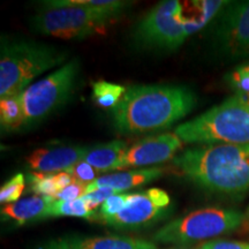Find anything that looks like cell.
<instances>
[{"label":"cell","mask_w":249,"mask_h":249,"mask_svg":"<svg viewBox=\"0 0 249 249\" xmlns=\"http://www.w3.org/2000/svg\"><path fill=\"white\" fill-rule=\"evenodd\" d=\"M68 244L75 249H157L150 241L127 236H65Z\"/></svg>","instance_id":"cell-15"},{"label":"cell","mask_w":249,"mask_h":249,"mask_svg":"<svg viewBox=\"0 0 249 249\" xmlns=\"http://www.w3.org/2000/svg\"><path fill=\"white\" fill-rule=\"evenodd\" d=\"M246 218H249V205H248V208H247V211H246Z\"/></svg>","instance_id":"cell-31"},{"label":"cell","mask_w":249,"mask_h":249,"mask_svg":"<svg viewBox=\"0 0 249 249\" xmlns=\"http://www.w3.org/2000/svg\"><path fill=\"white\" fill-rule=\"evenodd\" d=\"M38 249H75V248L71 247V246L68 244L66 238H59V239H55V240L48 242V244L39 246Z\"/></svg>","instance_id":"cell-29"},{"label":"cell","mask_w":249,"mask_h":249,"mask_svg":"<svg viewBox=\"0 0 249 249\" xmlns=\"http://www.w3.org/2000/svg\"><path fill=\"white\" fill-rule=\"evenodd\" d=\"M249 219V218H248ZM246 230H247V231H249V222L247 223V225H246Z\"/></svg>","instance_id":"cell-32"},{"label":"cell","mask_w":249,"mask_h":249,"mask_svg":"<svg viewBox=\"0 0 249 249\" xmlns=\"http://www.w3.org/2000/svg\"><path fill=\"white\" fill-rule=\"evenodd\" d=\"M211 42L226 59L249 57V0L227 1L213 21Z\"/></svg>","instance_id":"cell-9"},{"label":"cell","mask_w":249,"mask_h":249,"mask_svg":"<svg viewBox=\"0 0 249 249\" xmlns=\"http://www.w3.org/2000/svg\"><path fill=\"white\" fill-rule=\"evenodd\" d=\"M127 88L124 86L97 81L92 83V98L96 104L104 108H113L121 101Z\"/></svg>","instance_id":"cell-18"},{"label":"cell","mask_w":249,"mask_h":249,"mask_svg":"<svg viewBox=\"0 0 249 249\" xmlns=\"http://www.w3.org/2000/svg\"><path fill=\"white\" fill-rule=\"evenodd\" d=\"M166 249H197V248H189V247H173V248H166Z\"/></svg>","instance_id":"cell-30"},{"label":"cell","mask_w":249,"mask_h":249,"mask_svg":"<svg viewBox=\"0 0 249 249\" xmlns=\"http://www.w3.org/2000/svg\"><path fill=\"white\" fill-rule=\"evenodd\" d=\"M51 217H77L96 220L97 211L90 210L83 198L73 201H54L51 209Z\"/></svg>","instance_id":"cell-19"},{"label":"cell","mask_w":249,"mask_h":249,"mask_svg":"<svg viewBox=\"0 0 249 249\" xmlns=\"http://www.w3.org/2000/svg\"><path fill=\"white\" fill-rule=\"evenodd\" d=\"M172 161L189 181L208 192H249V143L197 145L183 150Z\"/></svg>","instance_id":"cell-2"},{"label":"cell","mask_w":249,"mask_h":249,"mask_svg":"<svg viewBox=\"0 0 249 249\" xmlns=\"http://www.w3.org/2000/svg\"><path fill=\"white\" fill-rule=\"evenodd\" d=\"M26 187V178L22 173L15 174L0 188V202L1 204H9L18 202L23 194Z\"/></svg>","instance_id":"cell-23"},{"label":"cell","mask_w":249,"mask_h":249,"mask_svg":"<svg viewBox=\"0 0 249 249\" xmlns=\"http://www.w3.org/2000/svg\"><path fill=\"white\" fill-rule=\"evenodd\" d=\"M0 124L4 130H15L26 126V114L20 95L0 99Z\"/></svg>","instance_id":"cell-17"},{"label":"cell","mask_w":249,"mask_h":249,"mask_svg":"<svg viewBox=\"0 0 249 249\" xmlns=\"http://www.w3.org/2000/svg\"><path fill=\"white\" fill-rule=\"evenodd\" d=\"M196 96L183 86H133L111 110L113 126L127 135L169 128L191 113Z\"/></svg>","instance_id":"cell-1"},{"label":"cell","mask_w":249,"mask_h":249,"mask_svg":"<svg viewBox=\"0 0 249 249\" xmlns=\"http://www.w3.org/2000/svg\"><path fill=\"white\" fill-rule=\"evenodd\" d=\"M127 149L128 145L124 141H112L107 144H98L90 148L82 160L102 172L111 171Z\"/></svg>","instance_id":"cell-16"},{"label":"cell","mask_w":249,"mask_h":249,"mask_svg":"<svg viewBox=\"0 0 249 249\" xmlns=\"http://www.w3.org/2000/svg\"><path fill=\"white\" fill-rule=\"evenodd\" d=\"M197 249H249V242L213 239V240L202 242Z\"/></svg>","instance_id":"cell-27"},{"label":"cell","mask_w":249,"mask_h":249,"mask_svg":"<svg viewBox=\"0 0 249 249\" xmlns=\"http://www.w3.org/2000/svg\"><path fill=\"white\" fill-rule=\"evenodd\" d=\"M132 197L133 194H123V193L111 196L110 198H107V200L99 207L96 220L102 223L103 220L107 219V218L116 216L117 213H121L124 208L128 207L130 201H132Z\"/></svg>","instance_id":"cell-20"},{"label":"cell","mask_w":249,"mask_h":249,"mask_svg":"<svg viewBox=\"0 0 249 249\" xmlns=\"http://www.w3.org/2000/svg\"><path fill=\"white\" fill-rule=\"evenodd\" d=\"M54 198L50 196H33V197L18 200L14 203L2 205L1 219L11 220L17 225L34 222V220L44 219L51 217L52 205Z\"/></svg>","instance_id":"cell-14"},{"label":"cell","mask_w":249,"mask_h":249,"mask_svg":"<svg viewBox=\"0 0 249 249\" xmlns=\"http://www.w3.org/2000/svg\"><path fill=\"white\" fill-rule=\"evenodd\" d=\"M65 172L70 173L75 181L87 183V185L93 182L98 178H101V174L103 173L102 171L95 169L91 165H89L88 163H86V161L83 160H81L75 165H73V166H71L70 169H67Z\"/></svg>","instance_id":"cell-24"},{"label":"cell","mask_w":249,"mask_h":249,"mask_svg":"<svg viewBox=\"0 0 249 249\" xmlns=\"http://www.w3.org/2000/svg\"><path fill=\"white\" fill-rule=\"evenodd\" d=\"M170 213V195L160 188H150L133 194L128 207L102 223L117 230H135L160 222Z\"/></svg>","instance_id":"cell-10"},{"label":"cell","mask_w":249,"mask_h":249,"mask_svg":"<svg viewBox=\"0 0 249 249\" xmlns=\"http://www.w3.org/2000/svg\"><path fill=\"white\" fill-rule=\"evenodd\" d=\"M119 193L120 192L112 188H98L96 189V191L83 195L81 198H83V201L86 202L90 210L96 211V209H97L98 207H101L107 198H110L111 196L116 194H119Z\"/></svg>","instance_id":"cell-25"},{"label":"cell","mask_w":249,"mask_h":249,"mask_svg":"<svg viewBox=\"0 0 249 249\" xmlns=\"http://www.w3.org/2000/svg\"><path fill=\"white\" fill-rule=\"evenodd\" d=\"M164 174V169L161 167H145L127 172H117L105 174L95 181L87 186L86 194L91 193L98 188H112L123 193L128 189L135 188L147 183L155 181Z\"/></svg>","instance_id":"cell-13"},{"label":"cell","mask_w":249,"mask_h":249,"mask_svg":"<svg viewBox=\"0 0 249 249\" xmlns=\"http://www.w3.org/2000/svg\"><path fill=\"white\" fill-rule=\"evenodd\" d=\"M133 42L145 49L173 51L189 37L183 5L178 0L158 2L133 30Z\"/></svg>","instance_id":"cell-8"},{"label":"cell","mask_w":249,"mask_h":249,"mask_svg":"<svg viewBox=\"0 0 249 249\" xmlns=\"http://www.w3.org/2000/svg\"><path fill=\"white\" fill-rule=\"evenodd\" d=\"M66 59L67 52L55 46L35 40L2 37L0 44V99L18 96L31 81L46 71L61 67Z\"/></svg>","instance_id":"cell-4"},{"label":"cell","mask_w":249,"mask_h":249,"mask_svg":"<svg viewBox=\"0 0 249 249\" xmlns=\"http://www.w3.org/2000/svg\"><path fill=\"white\" fill-rule=\"evenodd\" d=\"M246 219V214L239 210L205 208L164 225L155 233L154 240L182 247L195 242L210 241L217 236L235 231Z\"/></svg>","instance_id":"cell-6"},{"label":"cell","mask_w":249,"mask_h":249,"mask_svg":"<svg viewBox=\"0 0 249 249\" xmlns=\"http://www.w3.org/2000/svg\"><path fill=\"white\" fill-rule=\"evenodd\" d=\"M227 86L238 95L249 97V61L239 65L225 75Z\"/></svg>","instance_id":"cell-21"},{"label":"cell","mask_w":249,"mask_h":249,"mask_svg":"<svg viewBox=\"0 0 249 249\" xmlns=\"http://www.w3.org/2000/svg\"><path fill=\"white\" fill-rule=\"evenodd\" d=\"M174 134L192 144L249 143V97L234 93L201 116L179 124Z\"/></svg>","instance_id":"cell-5"},{"label":"cell","mask_w":249,"mask_h":249,"mask_svg":"<svg viewBox=\"0 0 249 249\" xmlns=\"http://www.w3.org/2000/svg\"><path fill=\"white\" fill-rule=\"evenodd\" d=\"M79 73L80 60L71 59L21 92L26 126L39 123L66 104L75 89Z\"/></svg>","instance_id":"cell-7"},{"label":"cell","mask_w":249,"mask_h":249,"mask_svg":"<svg viewBox=\"0 0 249 249\" xmlns=\"http://www.w3.org/2000/svg\"><path fill=\"white\" fill-rule=\"evenodd\" d=\"M53 177H54L55 186H57V188H58L59 192L62 191V189L66 188V187L70 186L71 183H73L74 181H75L73 177H71V174L67 173V172L55 173V174H53Z\"/></svg>","instance_id":"cell-28"},{"label":"cell","mask_w":249,"mask_h":249,"mask_svg":"<svg viewBox=\"0 0 249 249\" xmlns=\"http://www.w3.org/2000/svg\"><path fill=\"white\" fill-rule=\"evenodd\" d=\"M88 145L83 147H58L38 149L27 157V164L30 170L38 173L65 172L71 166L79 163L90 150Z\"/></svg>","instance_id":"cell-12"},{"label":"cell","mask_w":249,"mask_h":249,"mask_svg":"<svg viewBox=\"0 0 249 249\" xmlns=\"http://www.w3.org/2000/svg\"><path fill=\"white\" fill-rule=\"evenodd\" d=\"M29 18L34 33L62 39H83L103 33L124 13L123 9L97 8L80 0H48Z\"/></svg>","instance_id":"cell-3"},{"label":"cell","mask_w":249,"mask_h":249,"mask_svg":"<svg viewBox=\"0 0 249 249\" xmlns=\"http://www.w3.org/2000/svg\"><path fill=\"white\" fill-rule=\"evenodd\" d=\"M28 181H29L31 192H34L38 196L53 197L59 192L57 186H55L53 174L34 172L28 176Z\"/></svg>","instance_id":"cell-22"},{"label":"cell","mask_w":249,"mask_h":249,"mask_svg":"<svg viewBox=\"0 0 249 249\" xmlns=\"http://www.w3.org/2000/svg\"><path fill=\"white\" fill-rule=\"evenodd\" d=\"M182 145L181 139L174 133L149 136L127 149L111 171L164 163L173 160Z\"/></svg>","instance_id":"cell-11"},{"label":"cell","mask_w":249,"mask_h":249,"mask_svg":"<svg viewBox=\"0 0 249 249\" xmlns=\"http://www.w3.org/2000/svg\"><path fill=\"white\" fill-rule=\"evenodd\" d=\"M87 183L80 182V181H74L71 183L70 186L64 188L62 191L57 193L53 196L55 201H73L81 198L83 195H86V189H87Z\"/></svg>","instance_id":"cell-26"}]
</instances>
